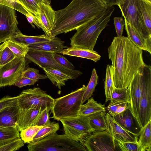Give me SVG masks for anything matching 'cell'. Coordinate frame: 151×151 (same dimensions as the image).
<instances>
[{
  "label": "cell",
  "instance_id": "cell-1",
  "mask_svg": "<svg viewBox=\"0 0 151 151\" xmlns=\"http://www.w3.org/2000/svg\"><path fill=\"white\" fill-rule=\"evenodd\" d=\"M114 71V84L119 88H128L134 76L145 63L142 51L129 39L115 37L108 48Z\"/></svg>",
  "mask_w": 151,
  "mask_h": 151
},
{
  "label": "cell",
  "instance_id": "cell-2",
  "mask_svg": "<svg viewBox=\"0 0 151 151\" xmlns=\"http://www.w3.org/2000/svg\"><path fill=\"white\" fill-rule=\"evenodd\" d=\"M108 5L101 0H72L65 7L55 11L51 37L76 30L102 13Z\"/></svg>",
  "mask_w": 151,
  "mask_h": 151
},
{
  "label": "cell",
  "instance_id": "cell-3",
  "mask_svg": "<svg viewBox=\"0 0 151 151\" xmlns=\"http://www.w3.org/2000/svg\"><path fill=\"white\" fill-rule=\"evenodd\" d=\"M115 8L108 5L102 13L78 28L70 38L71 46L93 51L97 39L108 25Z\"/></svg>",
  "mask_w": 151,
  "mask_h": 151
},
{
  "label": "cell",
  "instance_id": "cell-4",
  "mask_svg": "<svg viewBox=\"0 0 151 151\" xmlns=\"http://www.w3.org/2000/svg\"><path fill=\"white\" fill-rule=\"evenodd\" d=\"M86 88V86L83 85L69 94L55 99L51 110V118L60 121L77 116Z\"/></svg>",
  "mask_w": 151,
  "mask_h": 151
},
{
  "label": "cell",
  "instance_id": "cell-5",
  "mask_svg": "<svg viewBox=\"0 0 151 151\" xmlns=\"http://www.w3.org/2000/svg\"><path fill=\"white\" fill-rule=\"evenodd\" d=\"M29 151H87L81 142L73 140L66 134L56 133L37 142L28 143Z\"/></svg>",
  "mask_w": 151,
  "mask_h": 151
},
{
  "label": "cell",
  "instance_id": "cell-6",
  "mask_svg": "<svg viewBox=\"0 0 151 151\" xmlns=\"http://www.w3.org/2000/svg\"><path fill=\"white\" fill-rule=\"evenodd\" d=\"M54 99L39 87L23 90L18 96L17 106L20 109H36L51 110Z\"/></svg>",
  "mask_w": 151,
  "mask_h": 151
},
{
  "label": "cell",
  "instance_id": "cell-7",
  "mask_svg": "<svg viewBox=\"0 0 151 151\" xmlns=\"http://www.w3.org/2000/svg\"><path fill=\"white\" fill-rule=\"evenodd\" d=\"M117 5L124 19L141 35L151 39L138 6L137 0H119Z\"/></svg>",
  "mask_w": 151,
  "mask_h": 151
},
{
  "label": "cell",
  "instance_id": "cell-8",
  "mask_svg": "<svg viewBox=\"0 0 151 151\" xmlns=\"http://www.w3.org/2000/svg\"><path fill=\"white\" fill-rule=\"evenodd\" d=\"M80 142L87 151H119L110 131H93L83 137Z\"/></svg>",
  "mask_w": 151,
  "mask_h": 151
},
{
  "label": "cell",
  "instance_id": "cell-9",
  "mask_svg": "<svg viewBox=\"0 0 151 151\" xmlns=\"http://www.w3.org/2000/svg\"><path fill=\"white\" fill-rule=\"evenodd\" d=\"M150 72L151 66L145 64L139 69L127 88L130 99V108L138 123L139 103L143 86L146 78Z\"/></svg>",
  "mask_w": 151,
  "mask_h": 151
},
{
  "label": "cell",
  "instance_id": "cell-10",
  "mask_svg": "<svg viewBox=\"0 0 151 151\" xmlns=\"http://www.w3.org/2000/svg\"><path fill=\"white\" fill-rule=\"evenodd\" d=\"M54 53L51 52L29 49L25 58L40 68H50L60 70L70 76L73 79L82 75V73L81 71L68 68L58 63L53 57Z\"/></svg>",
  "mask_w": 151,
  "mask_h": 151
},
{
  "label": "cell",
  "instance_id": "cell-11",
  "mask_svg": "<svg viewBox=\"0 0 151 151\" xmlns=\"http://www.w3.org/2000/svg\"><path fill=\"white\" fill-rule=\"evenodd\" d=\"M63 124L65 133L76 141L93 132L89 124L88 116L78 115L60 121Z\"/></svg>",
  "mask_w": 151,
  "mask_h": 151
},
{
  "label": "cell",
  "instance_id": "cell-12",
  "mask_svg": "<svg viewBox=\"0 0 151 151\" xmlns=\"http://www.w3.org/2000/svg\"><path fill=\"white\" fill-rule=\"evenodd\" d=\"M26 66L25 57L16 56L12 60L0 67V87L14 85L21 76Z\"/></svg>",
  "mask_w": 151,
  "mask_h": 151
},
{
  "label": "cell",
  "instance_id": "cell-13",
  "mask_svg": "<svg viewBox=\"0 0 151 151\" xmlns=\"http://www.w3.org/2000/svg\"><path fill=\"white\" fill-rule=\"evenodd\" d=\"M15 10L0 4V43L15 36L20 30Z\"/></svg>",
  "mask_w": 151,
  "mask_h": 151
},
{
  "label": "cell",
  "instance_id": "cell-14",
  "mask_svg": "<svg viewBox=\"0 0 151 151\" xmlns=\"http://www.w3.org/2000/svg\"><path fill=\"white\" fill-rule=\"evenodd\" d=\"M151 120V72L145 80L140 98L138 123L141 128Z\"/></svg>",
  "mask_w": 151,
  "mask_h": 151
},
{
  "label": "cell",
  "instance_id": "cell-15",
  "mask_svg": "<svg viewBox=\"0 0 151 151\" xmlns=\"http://www.w3.org/2000/svg\"><path fill=\"white\" fill-rule=\"evenodd\" d=\"M36 18L42 27L45 35L51 37L55 19V11L50 5L41 2L39 4Z\"/></svg>",
  "mask_w": 151,
  "mask_h": 151
},
{
  "label": "cell",
  "instance_id": "cell-16",
  "mask_svg": "<svg viewBox=\"0 0 151 151\" xmlns=\"http://www.w3.org/2000/svg\"><path fill=\"white\" fill-rule=\"evenodd\" d=\"M111 115L115 121L123 129L138 136L141 128L132 114L130 107L119 114Z\"/></svg>",
  "mask_w": 151,
  "mask_h": 151
},
{
  "label": "cell",
  "instance_id": "cell-17",
  "mask_svg": "<svg viewBox=\"0 0 151 151\" xmlns=\"http://www.w3.org/2000/svg\"><path fill=\"white\" fill-rule=\"evenodd\" d=\"M106 118L110 132L114 139L125 142H137L138 136L123 129L114 120L109 113L106 114Z\"/></svg>",
  "mask_w": 151,
  "mask_h": 151
},
{
  "label": "cell",
  "instance_id": "cell-18",
  "mask_svg": "<svg viewBox=\"0 0 151 151\" xmlns=\"http://www.w3.org/2000/svg\"><path fill=\"white\" fill-rule=\"evenodd\" d=\"M42 111L36 109H19L16 128L19 131L34 126L40 114Z\"/></svg>",
  "mask_w": 151,
  "mask_h": 151
},
{
  "label": "cell",
  "instance_id": "cell-19",
  "mask_svg": "<svg viewBox=\"0 0 151 151\" xmlns=\"http://www.w3.org/2000/svg\"><path fill=\"white\" fill-rule=\"evenodd\" d=\"M65 42L60 38L53 37L50 40L38 42L29 45V49L51 52L60 54L64 49L68 47L64 45Z\"/></svg>",
  "mask_w": 151,
  "mask_h": 151
},
{
  "label": "cell",
  "instance_id": "cell-20",
  "mask_svg": "<svg viewBox=\"0 0 151 151\" xmlns=\"http://www.w3.org/2000/svg\"><path fill=\"white\" fill-rule=\"evenodd\" d=\"M125 29L127 37L132 42L142 50L151 54V39H146L139 33L126 20Z\"/></svg>",
  "mask_w": 151,
  "mask_h": 151
},
{
  "label": "cell",
  "instance_id": "cell-21",
  "mask_svg": "<svg viewBox=\"0 0 151 151\" xmlns=\"http://www.w3.org/2000/svg\"><path fill=\"white\" fill-rule=\"evenodd\" d=\"M19 109L18 106H12L1 110L0 127L16 128Z\"/></svg>",
  "mask_w": 151,
  "mask_h": 151
},
{
  "label": "cell",
  "instance_id": "cell-22",
  "mask_svg": "<svg viewBox=\"0 0 151 151\" xmlns=\"http://www.w3.org/2000/svg\"><path fill=\"white\" fill-rule=\"evenodd\" d=\"M60 54L91 60L95 62L100 60L101 56L94 50L71 46L64 49Z\"/></svg>",
  "mask_w": 151,
  "mask_h": 151
},
{
  "label": "cell",
  "instance_id": "cell-23",
  "mask_svg": "<svg viewBox=\"0 0 151 151\" xmlns=\"http://www.w3.org/2000/svg\"><path fill=\"white\" fill-rule=\"evenodd\" d=\"M48 78L60 89L65 85V82L69 79H73L70 75L62 71L50 68H42Z\"/></svg>",
  "mask_w": 151,
  "mask_h": 151
},
{
  "label": "cell",
  "instance_id": "cell-24",
  "mask_svg": "<svg viewBox=\"0 0 151 151\" xmlns=\"http://www.w3.org/2000/svg\"><path fill=\"white\" fill-rule=\"evenodd\" d=\"M88 117L89 124L93 131H110L105 111L96 113Z\"/></svg>",
  "mask_w": 151,
  "mask_h": 151
},
{
  "label": "cell",
  "instance_id": "cell-25",
  "mask_svg": "<svg viewBox=\"0 0 151 151\" xmlns=\"http://www.w3.org/2000/svg\"><path fill=\"white\" fill-rule=\"evenodd\" d=\"M87 102L81 106L78 115L88 116L101 111H105L104 105L98 103L93 97L87 100Z\"/></svg>",
  "mask_w": 151,
  "mask_h": 151
},
{
  "label": "cell",
  "instance_id": "cell-26",
  "mask_svg": "<svg viewBox=\"0 0 151 151\" xmlns=\"http://www.w3.org/2000/svg\"><path fill=\"white\" fill-rule=\"evenodd\" d=\"M138 136V142L142 151H151V120L141 128Z\"/></svg>",
  "mask_w": 151,
  "mask_h": 151
},
{
  "label": "cell",
  "instance_id": "cell-27",
  "mask_svg": "<svg viewBox=\"0 0 151 151\" xmlns=\"http://www.w3.org/2000/svg\"><path fill=\"white\" fill-rule=\"evenodd\" d=\"M52 37H53L47 36L45 35L36 36L25 35L20 31L11 38L16 41L29 45L38 42L50 40Z\"/></svg>",
  "mask_w": 151,
  "mask_h": 151
},
{
  "label": "cell",
  "instance_id": "cell-28",
  "mask_svg": "<svg viewBox=\"0 0 151 151\" xmlns=\"http://www.w3.org/2000/svg\"><path fill=\"white\" fill-rule=\"evenodd\" d=\"M139 9L145 26L151 34V4L143 0H137Z\"/></svg>",
  "mask_w": 151,
  "mask_h": 151
},
{
  "label": "cell",
  "instance_id": "cell-29",
  "mask_svg": "<svg viewBox=\"0 0 151 151\" xmlns=\"http://www.w3.org/2000/svg\"><path fill=\"white\" fill-rule=\"evenodd\" d=\"M113 72V69L111 65H108L106 68L104 81L105 93L106 102L110 100L114 86Z\"/></svg>",
  "mask_w": 151,
  "mask_h": 151
},
{
  "label": "cell",
  "instance_id": "cell-30",
  "mask_svg": "<svg viewBox=\"0 0 151 151\" xmlns=\"http://www.w3.org/2000/svg\"><path fill=\"white\" fill-rule=\"evenodd\" d=\"M4 42L17 56L25 57L29 50L28 45L16 41L11 38Z\"/></svg>",
  "mask_w": 151,
  "mask_h": 151
},
{
  "label": "cell",
  "instance_id": "cell-31",
  "mask_svg": "<svg viewBox=\"0 0 151 151\" xmlns=\"http://www.w3.org/2000/svg\"><path fill=\"white\" fill-rule=\"evenodd\" d=\"M59 128V123L55 122H52L51 124L43 126L38 131L32 141L30 142H37L56 133Z\"/></svg>",
  "mask_w": 151,
  "mask_h": 151
},
{
  "label": "cell",
  "instance_id": "cell-32",
  "mask_svg": "<svg viewBox=\"0 0 151 151\" xmlns=\"http://www.w3.org/2000/svg\"><path fill=\"white\" fill-rule=\"evenodd\" d=\"M24 145L20 137L0 142V151H14Z\"/></svg>",
  "mask_w": 151,
  "mask_h": 151
},
{
  "label": "cell",
  "instance_id": "cell-33",
  "mask_svg": "<svg viewBox=\"0 0 151 151\" xmlns=\"http://www.w3.org/2000/svg\"><path fill=\"white\" fill-rule=\"evenodd\" d=\"M109 104L119 102H125L130 104V99L127 88H116L114 86Z\"/></svg>",
  "mask_w": 151,
  "mask_h": 151
},
{
  "label": "cell",
  "instance_id": "cell-34",
  "mask_svg": "<svg viewBox=\"0 0 151 151\" xmlns=\"http://www.w3.org/2000/svg\"><path fill=\"white\" fill-rule=\"evenodd\" d=\"M98 83V76L95 68H93L90 81L88 85L86 86L83 96L82 101V104L91 97Z\"/></svg>",
  "mask_w": 151,
  "mask_h": 151
},
{
  "label": "cell",
  "instance_id": "cell-35",
  "mask_svg": "<svg viewBox=\"0 0 151 151\" xmlns=\"http://www.w3.org/2000/svg\"><path fill=\"white\" fill-rule=\"evenodd\" d=\"M16 56L4 42L0 45V67L10 62Z\"/></svg>",
  "mask_w": 151,
  "mask_h": 151
},
{
  "label": "cell",
  "instance_id": "cell-36",
  "mask_svg": "<svg viewBox=\"0 0 151 151\" xmlns=\"http://www.w3.org/2000/svg\"><path fill=\"white\" fill-rule=\"evenodd\" d=\"M43 126H32L21 131L20 137L24 143L32 142L38 131Z\"/></svg>",
  "mask_w": 151,
  "mask_h": 151
},
{
  "label": "cell",
  "instance_id": "cell-37",
  "mask_svg": "<svg viewBox=\"0 0 151 151\" xmlns=\"http://www.w3.org/2000/svg\"><path fill=\"white\" fill-rule=\"evenodd\" d=\"M114 139L119 151H142L141 147L138 141L125 142L116 139Z\"/></svg>",
  "mask_w": 151,
  "mask_h": 151
},
{
  "label": "cell",
  "instance_id": "cell-38",
  "mask_svg": "<svg viewBox=\"0 0 151 151\" xmlns=\"http://www.w3.org/2000/svg\"><path fill=\"white\" fill-rule=\"evenodd\" d=\"M20 137L19 131L17 128L0 127V142Z\"/></svg>",
  "mask_w": 151,
  "mask_h": 151
},
{
  "label": "cell",
  "instance_id": "cell-39",
  "mask_svg": "<svg viewBox=\"0 0 151 151\" xmlns=\"http://www.w3.org/2000/svg\"><path fill=\"white\" fill-rule=\"evenodd\" d=\"M29 12L36 17L39 4L41 0H18Z\"/></svg>",
  "mask_w": 151,
  "mask_h": 151
},
{
  "label": "cell",
  "instance_id": "cell-40",
  "mask_svg": "<svg viewBox=\"0 0 151 151\" xmlns=\"http://www.w3.org/2000/svg\"><path fill=\"white\" fill-rule=\"evenodd\" d=\"M22 76L35 81L36 82L39 80L47 78L46 75L40 74L38 70L32 68H29L25 70Z\"/></svg>",
  "mask_w": 151,
  "mask_h": 151
},
{
  "label": "cell",
  "instance_id": "cell-41",
  "mask_svg": "<svg viewBox=\"0 0 151 151\" xmlns=\"http://www.w3.org/2000/svg\"><path fill=\"white\" fill-rule=\"evenodd\" d=\"M49 111L47 108L42 111L35 121L34 126H44L51 124L50 120Z\"/></svg>",
  "mask_w": 151,
  "mask_h": 151
},
{
  "label": "cell",
  "instance_id": "cell-42",
  "mask_svg": "<svg viewBox=\"0 0 151 151\" xmlns=\"http://www.w3.org/2000/svg\"><path fill=\"white\" fill-rule=\"evenodd\" d=\"M0 4L5 5L11 7L25 16L30 13L25 9L18 0H3Z\"/></svg>",
  "mask_w": 151,
  "mask_h": 151
},
{
  "label": "cell",
  "instance_id": "cell-43",
  "mask_svg": "<svg viewBox=\"0 0 151 151\" xmlns=\"http://www.w3.org/2000/svg\"><path fill=\"white\" fill-rule=\"evenodd\" d=\"M18 96L12 97L6 96L0 99V111L9 106H17Z\"/></svg>",
  "mask_w": 151,
  "mask_h": 151
},
{
  "label": "cell",
  "instance_id": "cell-44",
  "mask_svg": "<svg viewBox=\"0 0 151 151\" xmlns=\"http://www.w3.org/2000/svg\"><path fill=\"white\" fill-rule=\"evenodd\" d=\"M114 20L117 37H122L125 24V21L122 17H114Z\"/></svg>",
  "mask_w": 151,
  "mask_h": 151
},
{
  "label": "cell",
  "instance_id": "cell-45",
  "mask_svg": "<svg viewBox=\"0 0 151 151\" xmlns=\"http://www.w3.org/2000/svg\"><path fill=\"white\" fill-rule=\"evenodd\" d=\"M53 56L55 59L60 64L63 66L70 69H74L75 67L64 56L58 53H54Z\"/></svg>",
  "mask_w": 151,
  "mask_h": 151
},
{
  "label": "cell",
  "instance_id": "cell-46",
  "mask_svg": "<svg viewBox=\"0 0 151 151\" xmlns=\"http://www.w3.org/2000/svg\"><path fill=\"white\" fill-rule=\"evenodd\" d=\"M36 81L25 77L21 76L16 82L14 85L21 88L25 86L34 85Z\"/></svg>",
  "mask_w": 151,
  "mask_h": 151
},
{
  "label": "cell",
  "instance_id": "cell-47",
  "mask_svg": "<svg viewBox=\"0 0 151 151\" xmlns=\"http://www.w3.org/2000/svg\"><path fill=\"white\" fill-rule=\"evenodd\" d=\"M125 102H115L111 104H109L106 107V109L110 114H114L119 106Z\"/></svg>",
  "mask_w": 151,
  "mask_h": 151
},
{
  "label": "cell",
  "instance_id": "cell-48",
  "mask_svg": "<svg viewBox=\"0 0 151 151\" xmlns=\"http://www.w3.org/2000/svg\"><path fill=\"white\" fill-rule=\"evenodd\" d=\"M106 5L114 6L117 5L119 0H101Z\"/></svg>",
  "mask_w": 151,
  "mask_h": 151
},
{
  "label": "cell",
  "instance_id": "cell-49",
  "mask_svg": "<svg viewBox=\"0 0 151 151\" xmlns=\"http://www.w3.org/2000/svg\"><path fill=\"white\" fill-rule=\"evenodd\" d=\"M42 1L46 4L50 5L51 4V0H41Z\"/></svg>",
  "mask_w": 151,
  "mask_h": 151
},
{
  "label": "cell",
  "instance_id": "cell-50",
  "mask_svg": "<svg viewBox=\"0 0 151 151\" xmlns=\"http://www.w3.org/2000/svg\"><path fill=\"white\" fill-rule=\"evenodd\" d=\"M146 2L151 4V0H143Z\"/></svg>",
  "mask_w": 151,
  "mask_h": 151
},
{
  "label": "cell",
  "instance_id": "cell-51",
  "mask_svg": "<svg viewBox=\"0 0 151 151\" xmlns=\"http://www.w3.org/2000/svg\"><path fill=\"white\" fill-rule=\"evenodd\" d=\"M3 0H0V4L1 3V2L3 1Z\"/></svg>",
  "mask_w": 151,
  "mask_h": 151
}]
</instances>
